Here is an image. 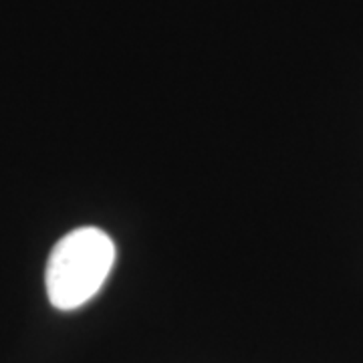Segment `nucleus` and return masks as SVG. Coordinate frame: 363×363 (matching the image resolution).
<instances>
[{
    "label": "nucleus",
    "instance_id": "1",
    "mask_svg": "<svg viewBox=\"0 0 363 363\" xmlns=\"http://www.w3.org/2000/svg\"><path fill=\"white\" fill-rule=\"evenodd\" d=\"M116 262L113 240L95 226L65 234L47 262V295L55 309L73 311L93 298Z\"/></svg>",
    "mask_w": 363,
    "mask_h": 363
}]
</instances>
